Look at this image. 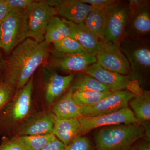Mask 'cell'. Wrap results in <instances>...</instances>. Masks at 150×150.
<instances>
[{
  "mask_svg": "<svg viewBox=\"0 0 150 150\" xmlns=\"http://www.w3.org/2000/svg\"><path fill=\"white\" fill-rule=\"evenodd\" d=\"M66 150V149H65V150Z\"/></svg>",
  "mask_w": 150,
  "mask_h": 150,
  "instance_id": "cell-38",
  "label": "cell"
},
{
  "mask_svg": "<svg viewBox=\"0 0 150 150\" xmlns=\"http://www.w3.org/2000/svg\"><path fill=\"white\" fill-rule=\"evenodd\" d=\"M137 150H150L149 142H142L137 146Z\"/></svg>",
  "mask_w": 150,
  "mask_h": 150,
  "instance_id": "cell-36",
  "label": "cell"
},
{
  "mask_svg": "<svg viewBox=\"0 0 150 150\" xmlns=\"http://www.w3.org/2000/svg\"><path fill=\"white\" fill-rule=\"evenodd\" d=\"M81 1L88 4L93 9L104 8L112 4L115 0H81Z\"/></svg>",
  "mask_w": 150,
  "mask_h": 150,
  "instance_id": "cell-31",
  "label": "cell"
},
{
  "mask_svg": "<svg viewBox=\"0 0 150 150\" xmlns=\"http://www.w3.org/2000/svg\"><path fill=\"white\" fill-rule=\"evenodd\" d=\"M54 50L57 52L67 54L88 53L78 41L68 36L53 43Z\"/></svg>",
  "mask_w": 150,
  "mask_h": 150,
  "instance_id": "cell-26",
  "label": "cell"
},
{
  "mask_svg": "<svg viewBox=\"0 0 150 150\" xmlns=\"http://www.w3.org/2000/svg\"><path fill=\"white\" fill-rule=\"evenodd\" d=\"M80 126L78 118H56L52 134L67 147L79 136Z\"/></svg>",
  "mask_w": 150,
  "mask_h": 150,
  "instance_id": "cell-20",
  "label": "cell"
},
{
  "mask_svg": "<svg viewBox=\"0 0 150 150\" xmlns=\"http://www.w3.org/2000/svg\"><path fill=\"white\" fill-rule=\"evenodd\" d=\"M66 150H95L89 140L83 136H78L68 146Z\"/></svg>",
  "mask_w": 150,
  "mask_h": 150,
  "instance_id": "cell-27",
  "label": "cell"
},
{
  "mask_svg": "<svg viewBox=\"0 0 150 150\" xmlns=\"http://www.w3.org/2000/svg\"><path fill=\"white\" fill-rule=\"evenodd\" d=\"M33 77L17 91L13 97L0 109V137H12L20 124L33 111Z\"/></svg>",
  "mask_w": 150,
  "mask_h": 150,
  "instance_id": "cell-2",
  "label": "cell"
},
{
  "mask_svg": "<svg viewBox=\"0 0 150 150\" xmlns=\"http://www.w3.org/2000/svg\"><path fill=\"white\" fill-rule=\"evenodd\" d=\"M50 45L45 40L38 43L30 38L19 44L6 60L3 82L16 91L23 87L38 68L46 63L50 54Z\"/></svg>",
  "mask_w": 150,
  "mask_h": 150,
  "instance_id": "cell-1",
  "label": "cell"
},
{
  "mask_svg": "<svg viewBox=\"0 0 150 150\" xmlns=\"http://www.w3.org/2000/svg\"><path fill=\"white\" fill-rule=\"evenodd\" d=\"M27 9L11 10L0 23V48L6 54L27 38Z\"/></svg>",
  "mask_w": 150,
  "mask_h": 150,
  "instance_id": "cell-5",
  "label": "cell"
},
{
  "mask_svg": "<svg viewBox=\"0 0 150 150\" xmlns=\"http://www.w3.org/2000/svg\"><path fill=\"white\" fill-rule=\"evenodd\" d=\"M27 12V38L38 43L43 42L51 18L57 15L56 9L49 5L47 1H35Z\"/></svg>",
  "mask_w": 150,
  "mask_h": 150,
  "instance_id": "cell-6",
  "label": "cell"
},
{
  "mask_svg": "<svg viewBox=\"0 0 150 150\" xmlns=\"http://www.w3.org/2000/svg\"><path fill=\"white\" fill-rule=\"evenodd\" d=\"M10 9L5 0H0V23L9 13Z\"/></svg>",
  "mask_w": 150,
  "mask_h": 150,
  "instance_id": "cell-34",
  "label": "cell"
},
{
  "mask_svg": "<svg viewBox=\"0 0 150 150\" xmlns=\"http://www.w3.org/2000/svg\"><path fill=\"white\" fill-rule=\"evenodd\" d=\"M67 147L59 139H56L46 144L40 150H64Z\"/></svg>",
  "mask_w": 150,
  "mask_h": 150,
  "instance_id": "cell-32",
  "label": "cell"
},
{
  "mask_svg": "<svg viewBox=\"0 0 150 150\" xmlns=\"http://www.w3.org/2000/svg\"><path fill=\"white\" fill-rule=\"evenodd\" d=\"M117 1L104 8L93 9L87 16L83 23L89 29L103 41V35L110 12Z\"/></svg>",
  "mask_w": 150,
  "mask_h": 150,
  "instance_id": "cell-19",
  "label": "cell"
},
{
  "mask_svg": "<svg viewBox=\"0 0 150 150\" xmlns=\"http://www.w3.org/2000/svg\"><path fill=\"white\" fill-rule=\"evenodd\" d=\"M10 9H27L35 2L33 0H5Z\"/></svg>",
  "mask_w": 150,
  "mask_h": 150,
  "instance_id": "cell-30",
  "label": "cell"
},
{
  "mask_svg": "<svg viewBox=\"0 0 150 150\" xmlns=\"http://www.w3.org/2000/svg\"><path fill=\"white\" fill-rule=\"evenodd\" d=\"M142 126L144 127V135L146 139L148 142H150V126L149 123L148 122H144L142 123Z\"/></svg>",
  "mask_w": 150,
  "mask_h": 150,
  "instance_id": "cell-35",
  "label": "cell"
},
{
  "mask_svg": "<svg viewBox=\"0 0 150 150\" xmlns=\"http://www.w3.org/2000/svg\"><path fill=\"white\" fill-rule=\"evenodd\" d=\"M112 91L97 92L77 90L73 92V98L80 107L88 106L100 101L112 93Z\"/></svg>",
  "mask_w": 150,
  "mask_h": 150,
  "instance_id": "cell-25",
  "label": "cell"
},
{
  "mask_svg": "<svg viewBox=\"0 0 150 150\" xmlns=\"http://www.w3.org/2000/svg\"><path fill=\"white\" fill-rule=\"evenodd\" d=\"M79 122V136L84 135L93 129L104 126L121 124H142L135 117L129 107L116 112L97 116H81L78 118Z\"/></svg>",
  "mask_w": 150,
  "mask_h": 150,
  "instance_id": "cell-9",
  "label": "cell"
},
{
  "mask_svg": "<svg viewBox=\"0 0 150 150\" xmlns=\"http://www.w3.org/2000/svg\"><path fill=\"white\" fill-rule=\"evenodd\" d=\"M13 138L26 150H40L56 137L52 133L35 136H19Z\"/></svg>",
  "mask_w": 150,
  "mask_h": 150,
  "instance_id": "cell-24",
  "label": "cell"
},
{
  "mask_svg": "<svg viewBox=\"0 0 150 150\" xmlns=\"http://www.w3.org/2000/svg\"><path fill=\"white\" fill-rule=\"evenodd\" d=\"M6 68V60L3 55L2 50L0 48V83L3 82Z\"/></svg>",
  "mask_w": 150,
  "mask_h": 150,
  "instance_id": "cell-33",
  "label": "cell"
},
{
  "mask_svg": "<svg viewBox=\"0 0 150 150\" xmlns=\"http://www.w3.org/2000/svg\"><path fill=\"white\" fill-rule=\"evenodd\" d=\"M16 92L15 89L5 83H0V109L10 101Z\"/></svg>",
  "mask_w": 150,
  "mask_h": 150,
  "instance_id": "cell-28",
  "label": "cell"
},
{
  "mask_svg": "<svg viewBox=\"0 0 150 150\" xmlns=\"http://www.w3.org/2000/svg\"><path fill=\"white\" fill-rule=\"evenodd\" d=\"M128 2L131 13L123 38L146 37L150 33V1L130 0Z\"/></svg>",
  "mask_w": 150,
  "mask_h": 150,
  "instance_id": "cell-10",
  "label": "cell"
},
{
  "mask_svg": "<svg viewBox=\"0 0 150 150\" xmlns=\"http://www.w3.org/2000/svg\"><path fill=\"white\" fill-rule=\"evenodd\" d=\"M73 92L68 89L53 103L50 110L56 118L71 119L82 116L80 106L73 99Z\"/></svg>",
  "mask_w": 150,
  "mask_h": 150,
  "instance_id": "cell-18",
  "label": "cell"
},
{
  "mask_svg": "<svg viewBox=\"0 0 150 150\" xmlns=\"http://www.w3.org/2000/svg\"><path fill=\"white\" fill-rule=\"evenodd\" d=\"M137 95L127 90L112 92L110 95L94 104L81 107V115L97 116L116 112L128 107L130 101Z\"/></svg>",
  "mask_w": 150,
  "mask_h": 150,
  "instance_id": "cell-11",
  "label": "cell"
},
{
  "mask_svg": "<svg viewBox=\"0 0 150 150\" xmlns=\"http://www.w3.org/2000/svg\"><path fill=\"white\" fill-rule=\"evenodd\" d=\"M95 57L96 63L108 71L122 75H131L128 60L118 44L105 42L102 49Z\"/></svg>",
  "mask_w": 150,
  "mask_h": 150,
  "instance_id": "cell-14",
  "label": "cell"
},
{
  "mask_svg": "<svg viewBox=\"0 0 150 150\" xmlns=\"http://www.w3.org/2000/svg\"><path fill=\"white\" fill-rule=\"evenodd\" d=\"M69 28L70 37L78 41L86 51L95 56L102 49L105 42L92 32L83 23H76L63 18Z\"/></svg>",
  "mask_w": 150,
  "mask_h": 150,
  "instance_id": "cell-17",
  "label": "cell"
},
{
  "mask_svg": "<svg viewBox=\"0 0 150 150\" xmlns=\"http://www.w3.org/2000/svg\"><path fill=\"white\" fill-rule=\"evenodd\" d=\"M74 74H59L56 71L43 66V83L45 100L51 104L68 90Z\"/></svg>",
  "mask_w": 150,
  "mask_h": 150,
  "instance_id": "cell-15",
  "label": "cell"
},
{
  "mask_svg": "<svg viewBox=\"0 0 150 150\" xmlns=\"http://www.w3.org/2000/svg\"><path fill=\"white\" fill-rule=\"evenodd\" d=\"M108 86L112 92L127 90L139 94L142 89L131 75H124L103 69L97 63L93 64L83 72Z\"/></svg>",
  "mask_w": 150,
  "mask_h": 150,
  "instance_id": "cell-8",
  "label": "cell"
},
{
  "mask_svg": "<svg viewBox=\"0 0 150 150\" xmlns=\"http://www.w3.org/2000/svg\"><path fill=\"white\" fill-rule=\"evenodd\" d=\"M118 45L128 60L132 77L145 90L149 83V41L146 37L123 38Z\"/></svg>",
  "mask_w": 150,
  "mask_h": 150,
  "instance_id": "cell-3",
  "label": "cell"
},
{
  "mask_svg": "<svg viewBox=\"0 0 150 150\" xmlns=\"http://www.w3.org/2000/svg\"><path fill=\"white\" fill-rule=\"evenodd\" d=\"M96 63L95 56L89 54H67L53 49L43 66L56 71H63L70 74L83 72L88 67Z\"/></svg>",
  "mask_w": 150,
  "mask_h": 150,
  "instance_id": "cell-7",
  "label": "cell"
},
{
  "mask_svg": "<svg viewBox=\"0 0 150 150\" xmlns=\"http://www.w3.org/2000/svg\"><path fill=\"white\" fill-rule=\"evenodd\" d=\"M142 124H121L103 127L96 131V150H131L134 143L143 137Z\"/></svg>",
  "mask_w": 150,
  "mask_h": 150,
  "instance_id": "cell-4",
  "label": "cell"
},
{
  "mask_svg": "<svg viewBox=\"0 0 150 150\" xmlns=\"http://www.w3.org/2000/svg\"><path fill=\"white\" fill-rule=\"evenodd\" d=\"M0 150H26L13 137H1Z\"/></svg>",
  "mask_w": 150,
  "mask_h": 150,
  "instance_id": "cell-29",
  "label": "cell"
},
{
  "mask_svg": "<svg viewBox=\"0 0 150 150\" xmlns=\"http://www.w3.org/2000/svg\"><path fill=\"white\" fill-rule=\"evenodd\" d=\"M49 5L56 9L57 14L76 23H83L92 7L81 0H49Z\"/></svg>",
  "mask_w": 150,
  "mask_h": 150,
  "instance_id": "cell-16",
  "label": "cell"
},
{
  "mask_svg": "<svg viewBox=\"0 0 150 150\" xmlns=\"http://www.w3.org/2000/svg\"><path fill=\"white\" fill-rule=\"evenodd\" d=\"M131 13L128 2L117 1L111 10L105 30L103 40L119 44L124 37Z\"/></svg>",
  "mask_w": 150,
  "mask_h": 150,
  "instance_id": "cell-12",
  "label": "cell"
},
{
  "mask_svg": "<svg viewBox=\"0 0 150 150\" xmlns=\"http://www.w3.org/2000/svg\"><path fill=\"white\" fill-rule=\"evenodd\" d=\"M69 90L97 92L111 91L109 87L103 84L93 77L84 72L74 74Z\"/></svg>",
  "mask_w": 150,
  "mask_h": 150,
  "instance_id": "cell-21",
  "label": "cell"
},
{
  "mask_svg": "<svg viewBox=\"0 0 150 150\" xmlns=\"http://www.w3.org/2000/svg\"><path fill=\"white\" fill-rule=\"evenodd\" d=\"M56 119L50 109L34 110L17 128L13 137L52 134Z\"/></svg>",
  "mask_w": 150,
  "mask_h": 150,
  "instance_id": "cell-13",
  "label": "cell"
},
{
  "mask_svg": "<svg viewBox=\"0 0 150 150\" xmlns=\"http://www.w3.org/2000/svg\"></svg>",
  "mask_w": 150,
  "mask_h": 150,
  "instance_id": "cell-37",
  "label": "cell"
},
{
  "mask_svg": "<svg viewBox=\"0 0 150 150\" xmlns=\"http://www.w3.org/2000/svg\"><path fill=\"white\" fill-rule=\"evenodd\" d=\"M70 35L69 29L63 18L55 16L51 18L48 23L44 40L51 44L65 37L70 36Z\"/></svg>",
  "mask_w": 150,
  "mask_h": 150,
  "instance_id": "cell-23",
  "label": "cell"
},
{
  "mask_svg": "<svg viewBox=\"0 0 150 150\" xmlns=\"http://www.w3.org/2000/svg\"><path fill=\"white\" fill-rule=\"evenodd\" d=\"M135 117L142 123L150 120V91L143 90L129 102Z\"/></svg>",
  "mask_w": 150,
  "mask_h": 150,
  "instance_id": "cell-22",
  "label": "cell"
}]
</instances>
